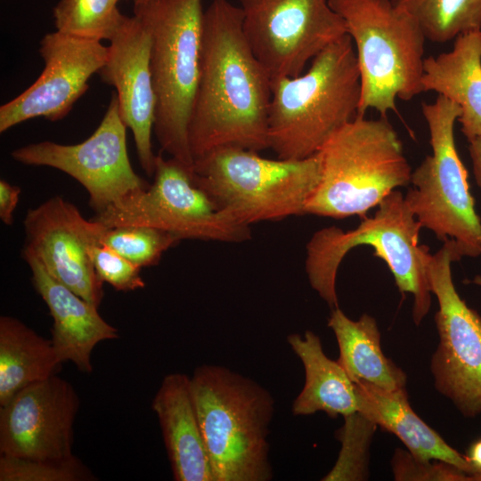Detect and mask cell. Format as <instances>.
<instances>
[{"label":"cell","mask_w":481,"mask_h":481,"mask_svg":"<svg viewBox=\"0 0 481 481\" xmlns=\"http://www.w3.org/2000/svg\"><path fill=\"white\" fill-rule=\"evenodd\" d=\"M242 11L213 0L203 12L200 70L188 126L193 160L223 147L269 149L272 81L242 30Z\"/></svg>","instance_id":"6da1fadb"},{"label":"cell","mask_w":481,"mask_h":481,"mask_svg":"<svg viewBox=\"0 0 481 481\" xmlns=\"http://www.w3.org/2000/svg\"><path fill=\"white\" fill-rule=\"evenodd\" d=\"M360 97L356 53L346 34L315 56L305 73L272 81L269 149L281 159L316 154L358 116Z\"/></svg>","instance_id":"7a4b0ae2"},{"label":"cell","mask_w":481,"mask_h":481,"mask_svg":"<svg viewBox=\"0 0 481 481\" xmlns=\"http://www.w3.org/2000/svg\"><path fill=\"white\" fill-rule=\"evenodd\" d=\"M190 387L215 481H267L269 428L274 400L253 379L225 367L203 364Z\"/></svg>","instance_id":"3957f363"},{"label":"cell","mask_w":481,"mask_h":481,"mask_svg":"<svg viewBox=\"0 0 481 481\" xmlns=\"http://www.w3.org/2000/svg\"><path fill=\"white\" fill-rule=\"evenodd\" d=\"M320 181L305 214L343 219L367 211L411 182L412 168L403 143L387 119L357 116L318 151Z\"/></svg>","instance_id":"277c9868"},{"label":"cell","mask_w":481,"mask_h":481,"mask_svg":"<svg viewBox=\"0 0 481 481\" xmlns=\"http://www.w3.org/2000/svg\"><path fill=\"white\" fill-rule=\"evenodd\" d=\"M421 225L404 196L393 191L354 230L325 227L306 245V272L312 288L332 308L338 307L336 276L345 256L361 245L371 246L392 273L402 294L413 296L412 319L419 325L431 306V289L424 263L428 246L419 244Z\"/></svg>","instance_id":"5b68a950"},{"label":"cell","mask_w":481,"mask_h":481,"mask_svg":"<svg viewBox=\"0 0 481 481\" xmlns=\"http://www.w3.org/2000/svg\"><path fill=\"white\" fill-rule=\"evenodd\" d=\"M203 0H148L134 12L151 34L153 133L162 151L193 169L188 126L200 70Z\"/></svg>","instance_id":"8992f818"},{"label":"cell","mask_w":481,"mask_h":481,"mask_svg":"<svg viewBox=\"0 0 481 481\" xmlns=\"http://www.w3.org/2000/svg\"><path fill=\"white\" fill-rule=\"evenodd\" d=\"M321 173L319 152L304 159H271L223 147L194 159L192 181L219 209L250 225L304 215Z\"/></svg>","instance_id":"52a82bcc"},{"label":"cell","mask_w":481,"mask_h":481,"mask_svg":"<svg viewBox=\"0 0 481 481\" xmlns=\"http://www.w3.org/2000/svg\"><path fill=\"white\" fill-rule=\"evenodd\" d=\"M344 20L356 53L361 82L358 116L369 109L387 117L395 100L423 92L426 37L409 13L391 0H328Z\"/></svg>","instance_id":"ba28073f"},{"label":"cell","mask_w":481,"mask_h":481,"mask_svg":"<svg viewBox=\"0 0 481 481\" xmlns=\"http://www.w3.org/2000/svg\"><path fill=\"white\" fill-rule=\"evenodd\" d=\"M432 152L412 172V187L404 195L422 228L451 243L454 261L481 255V218L475 208L468 172L455 143L454 126L461 108L438 95L422 102Z\"/></svg>","instance_id":"9c48e42d"},{"label":"cell","mask_w":481,"mask_h":481,"mask_svg":"<svg viewBox=\"0 0 481 481\" xmlns=\"http://www.w3.org/2000/svg\"><path fill=\"white\" fill-rule=\"evenodd\" d=\"M192 173V168L179 160L158 154L151 185L128 195L91 219L106 228L151 226L172 233L178 240L241 242L249 240V226L219 209L193 183Z\"/></svg>","instance_id":"30bf717a"},{"label":"cell","mask_w":481,"mask_h":481,"mask_svg":"<svg viewBox=\"0 0 481 481\" xmlns=\"http://www.w3.org/2000/svg\"><path fill=\"white\" fill-rule=\"evenodd\" d=\"M455 262L450 242L424 263L431 292L437 298L435 321L439 344L431 359L436 388L465 417L481 414V317L460 297L452 276Z\"/></svg>","instance_id":"8fae6325"},{"label":"cell","mask_w":481,"mask_h":481,"mask_svg":"<svg viewBox=\"0 0 481 481\" xmlns=\"http://www.w3.org/2000/svg\"><path fill=\"white\" fill-rule=\"evenodd\" d=\"M245 39L271 81L301 75L306 64L346 35L328 0H238Z\"/></svg>","instance_id":"7c38bea8"},{"label":"cell","mask_w":481,"mask_h":481,"mask_svg":"<svg viewBox=\"0 0 481 481\" xmlns=\"http://www.w3.org/2000/svg\"><path fill=\"white\" fill-rule=\"evenodd\" d=\"M126 130L117 94L111 92L101 123L84 142L66 145L44 141L17 148L11 156L17 162L53 167L76 179L97 214L150 186L131 166Z\"/></svg>","instance_id":"4fadbf2b"},{"label":"cell","mask_w":481,"mask_h":481,"mask_svg":"<svg viewBox=\"0 0 481 481\" xmlns=\"http://www.w3.org/2000/svg\"><path fill=\"white\" fill-rule=\"evenodd\" d=\"M23 225L22 253L34 256L56 281L99 307L103 282L95 273L91 249L100 244L106 227L86 219L75 205L60 196L29 209Z\"/></svg>","instance_id":"5bb4252c"},{"label":"cell","mask_w":481,"mask_h":481,"mask_svg":"<svg viewBox=\"0 0 481 481\" xmlns=\"http://www.w3.org/2000/svg\"><path fill=\"white\" fill-rule=\"evenodd\" d=\"M39 53L45 62L40 76L0 107V133L36 118H65L89 88L91 77L104 65L108 46L56 30L42 38Z\"/></svg>","instance_id":"9a60e30c"},{"label":"cell","mask_w":481,"mask_h":481,"mask_svg":"<svg viewBox=\"0 0 481 481\" xmlns=\"http://www.w3.org/2000/svg\"><path fill=\"white\" fill-rule=\"evenodd\" d=\"M79 400L56 374L34 383L0 406V453L35 460L70 457Z\"/></svg>","instance_id":"2e32d148"},{"label":"cell","mask_w":481,"mask_h":481,"mask_svg":"<svg viewBox=\"0 0 481 481\" xmlns=\"http://www.w3.org/2000/svg\"><path fill=\"white\" fill-rule=\"evenodd\" d=\"M151 42L145 24L135 15L126 16L110 40L106 61L98 72L103 83L116 89L120 116L133 132L140 165L150 177L154 175L157 160L151 143L156 97Z\"/></svg>","instance_id":"e0dca14e"},{"label":"cell","mask_w":481,"mask_h":481,"mask_svg":"<svg viewBox=\"0 0 481 481\" xmlns=\"http://www.w3.org/2000/svg\"><path fill=\"white\" fill-rule=\"evenodd\" d=\"M22 256L29 265L33 286L53 318L51 341L58 356L62 363L72 362L81 372H92L94 346L118 338V330L99 314L96 306L52 277L37 258Z\"/></svg>","instance_id":"ac0fdd59"},{"label":"cell","mask_w":481,"mask_h":481,"mask_svg":"<svg viewBox=\"0 0 481 481\" xmlns=\"http://www.w3.org/2000/svg\"><path fill=\"white\" fill-rule=\"evenodd\" d=\"M151 408L162 431L175 481H215L193 404L190 378L183 373L164 377Z\"/></svg>","instance_id":"d6986e66"},{"label":"cell","mask_w":481,"mask_h":481,"mask_svg":"<svg viewBox=\"0 0 481 481\" xmlns=\"http://www.w3.org/2000/svg\"><path fill=\"white\" fill-rule=\"evenodd\" d=\"M355 387L357 412L375 426L395 435L413 457L452 464L474 480L478 474L476 468L414 412L405 388L390 391L365 382L355 383Z\"/></svg>","instance_id":"ffe728a7"},{"label":"cell","mask_w":481,"mask_h":481,"mask_svg":"<svg viewBox=\"0 0 481 481\" xmlns=\"http://www.w3.org/2000/svg\"><path fill=\"white\" fill-rule=\"evenodd\" d=\"M423 92L433 91L458 104L467 140L481 137V30L459 35L451 51L424 60Z\"/></svg>","instance_id":"44dd1931"},{"label":"cell","mask_w":481,"mask_h":481,"mask_svg":"<svg viewBox=\"0 0 481 481\" xmlns=\"http://www.w3.org/2000/svg\"><path fill=\"white\" fill-rule=\"evenodd\" d=\"M288 343L301 360L306 374L303 389L292 405L294 415L322 411L330 417L351 415L358 411L355 383L343 367L329 359L320 338L311 330L304 337L290 334Z\"/></svg>","instance_id":"7402d4cb"},{"label":"cell","mask_w":481,"mask_h":481,"mask_svg":"<svg viewBox=\"0 0 481 481\" xmlns=\"http://www.w3.org/2000/svg\"><path fill=\"white\" fill-rule=\"evenodd\" d=\"M328 326L338 341V363L354 383L365 382L390 391L405 388L406 374L383 354L380 333L372 316L364 314L354 321L335 307Z\"/></svg>","instance_id":"603a6c76"},{"label":"cell","mask_w":481,"mask_h":481,"mask_svg":"<svg viewBox=\"0 0 481 481\" xmlns=\"http://www.w3.org/2000/svg\"><path fill=\"white\" fill-rule=\"evenodd\" d=\"M61 363L51 339L19 319L0 317V406L21 389L54 375Z\"/></svg>","instance_id":"cb8c5ba5"},{"label":"cell","mask_w":481,"mask_h":481,"mask_svg":"<svg viewBox=\"0 0 481 481\" xmlns=\"http://www.w3.org/2000/svg\"><path fill=\"white\" fill-rule=\"evenodd\" d=\"M412 15L426 38L446 43L459 35L481 30V0H391Z\"/></svg>","instance_id":"d4e9b609"},{"label":"cell","mask_w":481,"mask_h":481,"mask_svg":"<svg viewBox=\"0 0 481 481\" xmlns=\"http://www.w3.org/2000/svg\"><path fill=\"white\" fill-rule=\"evenodd\" d=\"M119 0H60L53 15L56 30L76 37L110 40L126 15L118 8Z\"/></svg>","instance_id":"484cf974"},{"label":"cell","mask_w":481,"mask_h":481,"mask_svg":"<svg viewBox=\"0 0 481 481\" xmlns=\"http://www.w3.org/2000/svg\"><path fill=\"white\" fill-rule=\"evenodd\" d=\"M179 241L172 233L144 225L105 228L100 244L143 268L157 265L162 254Z\"/></svg>","instance_id":"4316f807"},{"label":"cell","mask_w":481,"mask_h":481,"mask_svg":"<svg viewBox=\"0 0 481 481\" xmlns=\"http://www.w3.org/2000/svg\"><path fill=\"white\" fill-rule=\"evenodd\" d=\"M95 477L76 456L35 460L0 454V481H91Z\"/></svg>","instance_id":"83f0119b"},{"label":"cell","mask_w":481,"mask_h":481,"mask_svg":"<svg viewBox=\"0 0 481 481\" xmlns=\"http://www.w3.org/2000/svg\"><path fill=\"white\" fill-rule=\"evenodd\" d=\"M91 257L98 278L118 291H131L145 286L141 267L113 249L97 244L91 249Z\"/></svg>","instance_id":"f1b7e54d"},{"label":"cell","mask_w":481,"mask_h":481,"mask_svg":"<svg viewBox=\"0 0 481 481\" xmlns=\"http://www.w3.org/2000/svg\"><path fill=\"white\" fill-rule=\"evenodd\" d=\"M392 468L395 480L472 481L470 475L452 464L421 461L401 449L395 451Z\"/></svg>","instance_id":"f546056e"},{"label":"cell","mask_w":481,"mask_h":481,"mask_svg":"<svg viewBox=\"0 0 481 481\" xmlns=\"http://www.w3.org/2000/svg\"><path fill=\"white\" fill-rule=\"evenodd\" d=\"M20 188L5 180L0 181V218L6 225H12L13 212L18 205Z\"/></svg>","instance_id":"4dcf8cb0"},{"label":"cell","mask_w":481,"mask_h":481,"mask_svg":"<svg viewBox=\"0 0 481 481\" xmlns=\"http://www.w3.org/2000/svg\"><path fill=\"white\" fill-rule=\"evenodd\" d=\"M469 152L472 161L474 177L481 190V137L469 142Z\"/></svg>","instance_id":"1f68e13d"},{"label":"cell","mask_w":481,"mask_h":481,"mask_svg":"<svg viewBox=\"0 0 481 481\" xmlns=\"http://www.w3.org/2000/svg\"><path fill=\"white\" fill-rule=\"evenodd\" d=\"M466 457L478 472L474 480L481 481V439L471 444Z\"/></svg>","instance_id":"d6a6232c"},{"label":"cell","mask_w":481,"mask_h":481,"mask_svg":"<svg viewBox=\"0 0 481 481\" xmlns=\"http://www.w3.org/2000/svg\"><path fill=\"white\" fill-rule=\"evenodd\" d=\"M473 283L481 285V276H476L473 280Z\"/></svg>","instance_id":"836d02e7"},{"label":"cell","mask_w":481,"mask_h":481,"mask_svg":"<svg viewBox=\"0 0 481 481\" xmlns=\"http://www.w3.org/2000/svg\"><path fill=\"white\" fill-rule=\"evenodd\" d=\"M135 4H140V3H143V2H145V1H148V0H133Z\"/></svg>","instance_id":"e575fe53"}]
</instances>
